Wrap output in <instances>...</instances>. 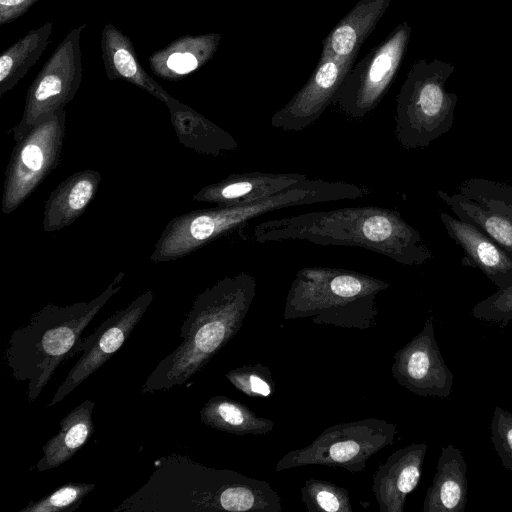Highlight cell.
Listing matches in <instances>:
<instances>
[{"instance_id":"obj_1","label":"cell","mask_w":512,"mask_h":512,"mask_svg":"<svg viewBox=\"0 0 512 512\" xmlns=\"http://www.w3.org/2000/svg\"><path fill=\"white\" fill-rule=\"evenodd\" d=\"M280 510V498L268 482L171 454L156 460L147 482L113 512Z\"/></svg>"},{"instance_id":"obj_2","label":"cell","mask_w":512,"mask_h":512,"mask_svg":"<svg viewBox=\"0 0 512 512\" xmlns=\"http://www.w3.org/2000/svg\"><path fill=\"white\" fill-rule=\"evenodd\" d=\"M251 237L259 243L301 240L322 246L359 247L408 266L422 265L432 258L421 234L399 211L379 206L343 207L266 220L254 226Z\"/></svg>"},{"instance_id":"obj_3","label":"cell","mask_w":512,"mask_h":512,"mask_svg":"<svg viewBox=\"0 0 512 512\" xmlns=\"http://www.w3.org/2000/svg\"><path fill=\"white\" fill-rule=\"evenodd\" d=\"M255 293L256 280L245 272L201 292L180 327L182 341L154 368L141 393L170 390L199 372L240 329Z\"/></svg>"},{"instance_id":"obj_4","label":"cell","mask_w":512,"mask_h":512,"mask_svg":"<svg viewBox=\"0 0 512 512\" xmlns=\"http://www.w3.org/2000/svg\"><path fill=\"white\" fill-rule=\"evenodd\" d=\"M124 272L94 299L67 306L48 303L15 329L4 357L14 379L27 383V399L34 402L58 367L76 355L82 332L102 307L121 289Z\"/></svg>"},{"instance_id":"obj_5","label":"cell","mask_w":512,"mask_h":512,"mask_svg":"<svg viewBox=\"0 0 512 512\" xmlns=\"http://www.w3.org/2000/svg\"><path fill=\"white\" fill-rule=\"evenodd\" d=\"M389 283L357 271L335 267H305L295 275L287 294L286 319L313 317L317 323L348 326L371 324L376 296Z\"/></svg>"},{"instance_id":"obj_6","label":"cell","mask_w":512,"mask_h":512,"mask_svg":"<svg viewBox=\"0 0 512 512\" xmlns=\"http://www.w3.org/2000/svg\"><path fill=\"white\" fill-rule=\"evenodd\" d=\"M456 97L444 91L443 79L422 63L416 64L397 99L395 136L405 149H425L448 133L454 122Z\"/></svg>"},{"instance_id":"obj_7","label":"cell","mask_w":512,"mask_h":512,"mask_svg":"<svg viewBox=\"0 0 512 512\" xmlns=\"http://www.w3.org/2000/svg\"><path fill=\"white\" fill-rule=\"evenodd\" d=\"M85 27L68 32L30 84L22 117L10 130L16 142L76 95L83 75L80 41Z\"/></svg>"},{"instance_id":"obj_8","label":"cell","mask_w":512,"mask_h":512,"mask_svg":"<svg viewBox=\"0 0 512 512\" xmlns=\"http://www.w3.org/2000/svg\"><path fill=\"white\" fill-rule=\"evenodd\" d=\"M66 133V112L60 110L16 142L8 161L1 211L14 212L58 166Z\"/></svg>"},{"instance_id":"obj_9","label":"cell","mask_w":512,"mask_h":512,"mask_svg":"<svg viewBox=\"0 0 512 512\" xmlns=\"http://www.w3.org/2000/svg\"><path fill=\"white\" fill-rule=\"evenodd\" d=\"M395 434L396 426L382 420L335 425L323 431L309 446L281 458L276 470L320 464L361 471L370 456L393 443Z\"/></svg>"},{"instance_id":"obj_10","label":"cell","mask_w":512,"mask_h":512,"mask_svg":"<svg viewBox=\"0 0 512 512\" xmlns=\"http://www.w3.org/2000/svg\"><path fill=\"white\" fill-rule=\"evenodd\" d=\"M409 36L407 23L398 25L351 68L334 100L346 116L363 119L380 104L397 74Z\"/></svg>"},{"instance_id":"obj_11","label":"cell","mask_w":512,"mask_h":512,"mask_svg":"<svg viewBox=\"0 0 512 512\" xmlns=\"http://www.w3.org/2000/svg\"><path fill=\"white\" fill-rule=\"evenodd\" d=\"M457 218L473 224L512 256V186L484 178H468L458 191H437Z\"/></svg>"},{"instance_id":"obj_12","label":"cell","mask_w":512,"mask_h":512,"mask_svg":"<svg viewBox=\"0 0 512 512\" xmlns=\"http://www.w3.org/2000/svg\"><path fill=\"white\" fill-rule=\"evenodd\" d=\"M154 299L148 289L126 307L103 321L89 336L82 338L75 353H82L48 403L51 407L70 394L84 380L103 366L125 343Z\"/></svg>"},{"instance_id":"obj_13","label":"cell","mask_w":512,"mask_h":512,"mask_svg":"<svg viewBox=\"0 0 512 512\" xmlns=\"http://www.w3.org/2000/svg\"><path fill=\"white\" fill-rule=\"evenodd\" d=\"M357 56H321L305 85L271 117V126L286 132H301L334 103L337 92Z\"/></svg>"},{"instance_id":"obj_14","label":"cell","mask_w":512,"mask_h":512,"mask_svg":"<svg viewBox=\"0 0 512 512\" xmlns=\"http://www.w3.org/2000/svg\"><path fill=\"white\" fill-rule=\"evenodd\" d=\"M394 359L393 375L410 392L440 398L451 394L454 375L441 354L431 319H427L422 331Z\"/></svg>"},{"instance_id":"obj_15","label":"cell","mask_w":512,"mask_h":512,"mask_svg":"<svg viewBox=\"0 0 512 512\" xmlns=\"http://www.w3.org/2000/svg\"><path fill=\"white\" fill-rule=\"evenodd\" d=\"M307 179V174L296 172L233 173L204 186L192 196V200L218 207L249 204L279 194Z\"/></svg>"},{"instance_id":"obj_16","label":"cell","mask_w":512,"mask_h":512,"mask_svg":"<svg viewBox=\"0 0 512 512\" xmlns=\"http://www.w3.org/2000/svg\"><path fill=\"white\" fill-rule=\"evenodd\" d=\"M440 219L450 236L464 251L467 265L479 269L498 289L512 285V256L482 230L440 212Z\"/></svg>"},{"instance_id":"obj_17","label":"cell","mask_w":512,"mask_h":512,"mask_svg":"<svg viewBox=\"0 0 512 512\" xmlns=\"http://www.w3.org/2000/svg\"><path fill=\"white\" fill-rule=\"evenodd\" d=\"M426 451L425 443H414L397 450L379 466L372 489L382 512L403 511L406 497L420 481Z\"/></svg>"},{"instance_id":"obj_18","label":"cell","mask_w":512,"mask_h":512,"mask_svg":"<svg viewBox=\"0 0 512 512\" xmlns=\"http://www.w3.org/2000/svg\"><path fill=\"white\" fill-rule=\"evenodd\" d=\"M101 174L94 169L77 171L63 180L45 202L43 229L59 231L74 223L96 196Z\"/></svg>"},{"instance_id":"obj_19","label":"cell","mask_w":512,"mask_h":512,"mask_svg":"<svg viewBox=\"0 0 512 512\" xmlns=\"http://www.w3.org/2000/svg\"><path fill=\"white\" fill-rule=\"evenodd\" d=\"M180 144L195 152L216 157L238 148L237 140L226 130L171 95L165 102Z\"/></svg>"},{"instance_id":"obj_20","label":"cell","mask_w":512,"mask_h":512,"mask_svg":"<svg viewBox=\"0 0 512 512\" xmlns=\"http://www.w3.org/2000/svg\"><path fill=\"white\" fill-rule=\"evenodd\" d=\"M101 57L109 80H124L166 102L170 94L142 67L130 37L112 23L101 32Z\"/></svg>"},{"instance_id":"obj_21","label":"cell","mask_w":512,"mask_h":512,"mask_svg":"<svg viewBox=\"0 0 512 512\" xmlns=\"http://www.w3.org/2000/svg\"><path fill=\"white\" fill-rule=\"evenodd\" d=\"M221 41L218 33L185 35L155 51L149 66L160 78L176 81L204 66L216 53Z\"/></svg>"},{"instance_id":"obj_22","label":"cell","mask_w":512,"mask_h":512,"mask_svg":"<svg viewBox=\"0 0 512 512\" xmlns=\"http://www.w3.org/2000/svg\"><path fill=\"white\" fill-rule=\"evenodd\" d=\"M467 464L452 444L441 448L436 473L424 499V512H463L467 503Z\"/></svg>"},{"instance_id":"obj_23","label":"cell","mask_w":512,"mask_h":512,"mask_svg":"<svg viewBox=\"0 0 512 512\" xmlns=\"http://www.w3.org/2000/svg\"><path fill=\"white\" fill-rule=\"evenodd\" d=\"M391 0H358L323 39L321 56L350 58L358 52L389 7Z\"/></svg>"},{"instance_id":"obj_24","label":"cell","mask_w":512,"mask_h":512,"mask_svg":"<svg viewBox=\"0 0 512 512\" xmlns=\"http://www.w3.org/2000/svg\"><path fill=\"white\" fill-rule=\"evenodd\" d=\"M94 407V401L84 400L60 421L58 433L42 447L43 456L36 464L39 472L64 464L89 440L94 431Z\"/></svg>"},{"instance_id":"obj_25","label":"cell","mask_w":512,"mask_h":512,"mask_svg":"<svg viewBox=\"0 0 512 512\" xmlns=\"http://www.w3.org/2000/svg\"><path fill=\"white\" fill-rule=\"evenodd\" d=\"M53 23L29 30L0 55V96L12 90L50 43Z\"/></svg>"},{"instance_id":"obj_26","label":"cell","mask_w":512,"mask_h":512,"mask_svg":"<svg viewBox=\"0 0 512 512\" xmlns=\"http://www.w3.org/2000/svg\"><path fill=\"white\" fill-rule=\"evenodd\" d=\"M200 419L212 428L238 435L268 433L273 427L271 421L256 417L246 406L224 396L210 398Z\"/></svg>"},{"instance_id":"obj_27","label":"cell","mask_w":512,"mask_h":512,"mask_svg":"<svg viewBox=\"0 0 512 512\" xmlns=\"http://www.w3.org/2000/svg\"><path fill=\"white\" fill-rule=\"evenodd\" d=\"M94 488L93 483L68 482L43 498L30 501L19 512H73Z\"/></svg>"},{"instance_id":"obj_28","label":"cell","mask_w":512,"mask_h":512,"mask_svg":"<svg viewBox=\"0 0 512 512\" xmlns=\"http://www.w3.org/2000/svg\"><path fill=\"white\" fill-rule=\"evenodd\" d=\"M301 498L310 511H351L348 493L341 487L319 480H309L301 490Z\"/></svg>"},{"instance_id":"obj_29","label":"cell","mask_w":512,"mask_h":512,"mask_svg":"<svg viewBox=\"0 0 512 512\" xmlns=\"http://www.w3.org/2000/svg\"><path fill=\"white\" fill-rule=\"evenodd\" d=\"M477 319L501 323L505 326L512 321V285L497 289L495 293L478 302L471 310Z\"/></svg>"},{"instance_id":"obj_30","label":"cell","mask_w":512,"mask_h":512,"mask_svg":"<svg viewBox=\"0 0 512 512\" xmlns=\"http://www.w3.org/2000/svg\"><path fill=\"white\" fill-rule=\"evenodd\" d=\"M491 442L502 465L512 471V413L496 406L490 423Z\"/></svg>"},{"instance_id":"obj_31","label":"cell","mask_w":512,"mask_h":512,"mask_svg":"<svg viewBox=\"0 0 512 512\" xmlns=\"http://www.w3.org/2000/svg\"><path fill=\"white\" fill-rule=\"evenodd\" d=\"M226 378L238 389L246 394H257L268 396L271 394V388L258 373L248 372L247 368H238L231 370L226 374Z\"/></svg>"},{"instance_id":"obj_32","label":"cell","mask_w":512,"mask_h":512,"mask_svg":"<svg viewBox=\"0 0 512 512\" xmlns=\"http://www.w3.org/2000/svg\"><path fill=\"white\" fill-rule=\"evenodd\" d=\"M38 0H0V24H9L26 13Z\"/></svg>"}]
</instances>
